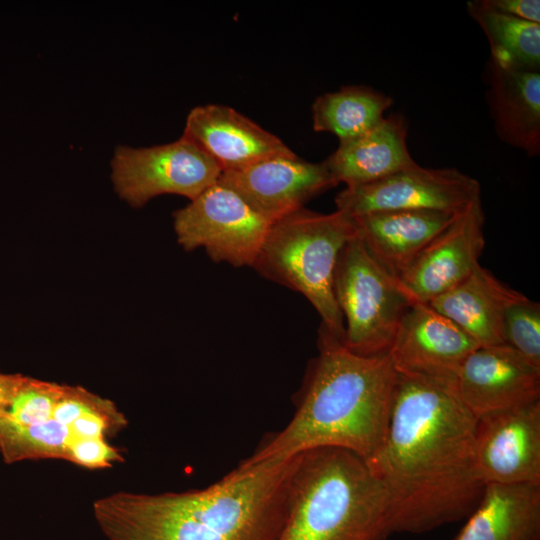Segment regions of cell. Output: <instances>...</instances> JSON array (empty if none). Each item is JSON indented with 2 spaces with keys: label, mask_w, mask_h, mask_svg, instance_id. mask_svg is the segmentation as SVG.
Listing matches in <instances>:
<instances>
[{
  "label": "cell",
  "mask_w": 540,
  "mask_h": 540,
  "mask_svg": "<svg viewBox=\"0 0 540 540\" xmlns=\"http://www.w3.org/2000/svg\"><path fill=\"white\" fill-rule=\"evenodd\" d=\"M408 124L400 114L385 116L366 133L339 142L324 161L336 185L354 187L376 182L414 166L408 145Z\"/></svg>",
  "instance_id": "ac0fdd59"
},
{
  "label": "cell",
  "mask_w": 540,
  "mask_h": 540,
  "mask_svg": "<svg viewBox=\"0 0 540 540\" xmlns=\"http://www.w3.org/2000/svg\"><path fill=\"white\" fill-rule=\"evenodd\" d=\"M490 46V59L500 66L540 71V24L514 18L485 7L480 0L467 3Z\"/></svg>",
  "instance_id": "7402d4cb"
},
{
  "label": "cell",
  "mask_w": 540,
  "mask_h": 540,
  "mask_svg": "<svg viewBox=\"0 0 540 540\" xmlns=\"http://www.w3.org/2000/svg\"><path fill=\"white\" fill-rule=\"evenodd\" d=\"M454 216L433 210H387L351 218L355 235L369 254L399 280Z\"/></svg>",
  "instance_id": "2e32d148"
},
{
  "label": "cell",
  "mask_w": 540,
  "mask_h": 540,
  "mask_svg": "<svg viewBox=\"0 0 540 540\" xmlns=\"http://www.w3.org/2000/svg\"><path fill=\"white\" fill-rule=\"evenodd\" d=\"M25 376L0 373V415L9 406Z\"/></svg>",
  "instance_id": "4316f807"
},
{
  "label": "cell",
  "mask_w": 540,
  "mask_h": 540,
  "mask_svg": "<svg viewBox=\"0 0 540 540\" xmlns=\"http://www.w3.org/2000/svg\"><path fill=\"white\" fill-rule=\"evenodd\" d=\"M393 99L371 87L343 86L316 98L312 105L313 129L338 137L339 142L371 130L385 117Z\"/></svg>",
  "instance_id": "44dd1931"
},
{
  "label": "cell",
  "mask_w": 540,
  "mask_h": 540,
  "mask_svg": "<svg viewBox=\"0 0 540 540\" xmlns=\"http://www.w3.org/2000/svg\"><path fill=\"white\" fill-rule=\"evenodd\" d=\"M452 394L480 418L540 401V368L505 344L478 347L463 362Z\"/></svg>",
  "instance_id": "7c38bea8"
},
{
  "label": "cell",
  "mask_w": 540,
  "mask_h": 540,
  "mask_svg": "<svg viewBox=\"0 0 540 540\" xmlns=\"http://www.w3.org/2000/svg\"><path fill=\"white\" fill-rule=\"evenodd\" d=\"M521 295L479 264L467 278L428 304L457 325L479 347H485L504 344L505 311Z\"/></svg>",
  "instance_id": "d6986e66"
},
{
  "label": "cell",
  "mask_w": 540,
  "mask_h": 540,
  "mask_svg": "<svg viewBox=\"0 0 540 540\" xmlns=\"http://www.w3.org/2000/svg\"><path fill=\"white\" fill-rule=\"evenodd\" d=\"M333 290L344 322V345L362 356L388 354L413 302L356 235L339 254Z\"/></svg>",
  "instance_id": "8992f818"
},
{
  "label": "cell",
  "mask_w": 540,
  "mask_h": 540,
  "mask_svg": "<svg viewBox=\"0 0 540 540\" xmlns=\"http://www.w3.org/2000/svg\"><path fill=\"white\" fill-rule=\"evenodd\" d=\"M486 100L500 140L530 157L540 154V72L503 67L489 58Z\"/></svg>",
  "instance_id": "e0dca14e"
},
{
  "label": "cell",
  "mask_w": 540,
  "mask_h": 540,
  "mask_svg": "<svg viewBox=\"0 0 540 540\" xmlns=\"http://www.w3.org/2000/svg\"><path fill=\"white\" fill-rule=\"evenodd\" d=\"M63 388L61 384L25 376L0 417L18 425L41 424L52 417Z\"/></svg>",
  "instance_id": "cb8c5ba5"
},
{
  "label": "cell",
  "mask_w": 540,
  "mask_h": 540,
  "mask_svg": "<svg viewBox=\"0 0 540 540\" xmlns=\"http://www.w3.org/2000/svg\"><path fill=\"white\" fill-rule=\"evenodd\" d=\"M475 464L484 484L540 485V401L477 418Z\"/></svg>",
  "instance_id": "4fadbf2b"
},
{
  "label": "cell",
  "mask_w": 540,
  "mask_h": 540,
  "mask_svg": "<svg viewBox=\"0 0 540 540\" xmlns=\"http://www.w3.org/2000/svg\"><path fill=\"white\" fill-rule=\"evenodd\" d=\"M484 221L479 197L455 214L425 246L398 280L413 303H429L467 278L480 264L485 246Z\"/></svg>",
  "instance_id": "8fae6325"
},
{
  "label": "cell",
  "mask_w": 540,
  "mask_h": 540,
  "mask_svg": "<svg viewBox=\"0 0 540 540\" xmlns=\"http://www.w3.org/2000/svg\"><path fill=\"white\" fill-rule=\"evenodd\" d=\"M502 336L509 346L540 368V304L521 295L506 309Z\"/></svg>",
  "instance_id": "603a6c76"
},
{
  "label": "cell",
  "mask_w": 540,
  "mask_h": 540,
  "mask_svg": "<svg viewBox=\"0 0 540 540\" xmlns=\"http://www.w3.org/2000/svg\"><path fill=\"white\" fill-rule=\"evenodd\" d=\"M481 3L501 14L540 24L539 0H480Z\"/></svg>",
  "instance_id": "484cf974"
},
{
  "label": "cell",
  "mask_w": 540,
  "mask_h": 540,
  "mask_svg": "<svg viewBox=\"0 0 540 540\" xmlns=\"http://www.w3.org/2000/svg\"><path fill=\"white\" fill-rule=\"evenodd\" d=\"M355 236L351 216L301 208L273 223L252 266L261 276L296 291L321 324L343 340L344 322L333 282L339 254Z\"/></svg>",
  "instance_id": "5b68a950"
},
{
  "label": "cell",
  "mask_w": 540,
  "mask_h": 540,
  "mask_svg": "<svg viewBox=\"0 0 540 540\" xmlns=\"http://www.w3.org/2000/svg\"><path fill=\"white\" fill-rule=\"evenodd\" d=\"M181 137L212 159L222 173L273 157L296 156L279 137L235 109L219 104L191 109Z\"/></svg>",
  "instance_id": "9a60e30c"
},
{
  "label": "cell",
  "mask_w": 540,
  "mask_h": 540,
  "mask_svg": "<svg viewBox=\"0 0 540 540\" xmlns=\"http://www.w3.org/2000/svg\"><path fill=\"white\" fill-rule=\"evenodd\" d=\"M66 460L87 468H105L123 461L121 454L104 438L75 441L68 449Z\"/></svg>",
  "instance_id": "d4e9b609"
},
{
  "label": "cell",
  "mask_w": 540,
  "mask_h": 540,
  "mask_svg": "<svg viewBox=\"0 0 540 540\" xmlns=\"http://www.w3.org/2000/svg\"><path fill=\"white\" fill-rule=\"evenodd\" d=\"M478 344L428 303L404 314L388 353L398 374L452 393L457 374Z\"/></svg>",
  "instance_id": "30bf717a"
},
{
  "label": "cell",
  "mask_w": 540,
  "mask_h": 540,
  "mask_svg": "<svg viewBox=\"0 0 540 540\" xmlns=\"http://www.w3.org/2000/svg\"><path fill=\"white\" fill-rule=\"evenodd\" d=\"M295 458L244 459L202 489L110 495L94 503V516L110 540H274Z\"/></svg>",
  "instance_id": "7a4b0ae2"
},
{
  "label": "cell",
  "mask_w": 540,
  "mask_h": 540,
  "mask_svg": "<svg viewBox=\"0 0 540 540\" xmlns=\"http://www.w3.org/2000/svg\"><path fill=\"white\" fill-rule=\"evenodd\" d=\"M317 348L291 420L245 460L287 459L314 448L336 447L367 462L378 451L397 378L389 355H358L323 324Z\"/></svg>",
  "instance_id": "3957f363"
},
{
  "label": "cell",
  "mask_w": 540,
  "mask_h": 540,
  "mask_svg": "<svg viewBox=\"0 0 540 540\" xmlns=\"http://www.w3.org/2000/svg\"><path fill=\"white\" fill-rule=\"evenodd\" d=\"M388 500L366 461L336 447L296 455L274 540H390Z\"/></svg>",
  "instance_id": "277c9868"
},
{
  "label": "cell",
  "mask_w": 540,
  "mask_h": 540,
  "mask_svg": "<svg viewBox=\"0 0 540 540\" xmlns=\"http://www.w3.org/2000/svg\"><path fill=\"white\" fill-rule=\"evenodd\" d=\"M239 194L217 181L173 213L179 245L214 262L252 267L271 227Z\"/></svg>",
  "instance_id": "52a82bcc"
},
{
  "label": "cell",
  "mask_w": 540,
  "mask_h": 540,
  "mask_svg": "<svg viewBox=\"0 0 540 540\" xmlns=\"http://www.w3.org/2000/svg\"><path fill=\"white\" fill-rule=\"evenodd\" d=\"M481 197L480 183L455 168L418 163L376 182L346 187L336 210L349 216L387 210H433L456 214Z\"/></svg>",
  "instance_id": "9c48e42d"
},
{
  "label": "cell",
  "mask_w": 540,
  "mask_h": 540,
  "mask_svg": "<svg viewBox=\"0 0 540 540\" xmlns=\"http://www.w3.org/2000/svg\"><path fill=\"white\" fill-rule=\"evenodd\" d=\"M476 425L451 392L397 373L384 439L366 462L386 493L393 534L428 532L475 508L485 486Z\"/></svg>",
  "instance_id": "6da1fadb"
},
{
  "label": "cell",
  "mask_w": 540,
  "mask_h": 540,
  "mask_svg": "<svg viewBox=\"0 0 540 540\" xmlns=\"http://www.w3.org/2000/svg\"><path fill=\"white\" fill-rule=\"evenodd\" d=\"M239 194L271 224L301 209L314 196L336 186L326 164L273 157L223 172L218 180Z\"/></svg>",
  "instance_id": "5bb4252c"
},
{
  "label": "cell",
  "mask_w": 540,
  "mask_h": 540,
  "mask_svg": "<svg viewBox=\"0 0 540 540\" xmlns=\"http://www.w3.org/2000/svg\"><path fill=\"white\" fill-rule=\"evenodd\" d=\"M221 174L212 159L183 137L152 147L117 146L111 159L114 189L132 207H142L162 194L192 200Z\"/></svg>",
  "instance_id": "ba28073f"
},
{
  "label": "cell",
  "mask_w": 540,
  "mask_h": 540,
  "mask_svg": "<svg viewBox=\"0 0 540 540\" xmlns=\"http://www.w3.org/2000/svg\"><path fill=\"white\" fill-rule=\"evenodd\" d=\"M454 540H540V485L485 484Z\"/></svg>",
  "instance_id": "ffe728a7"
}]
</instances>
